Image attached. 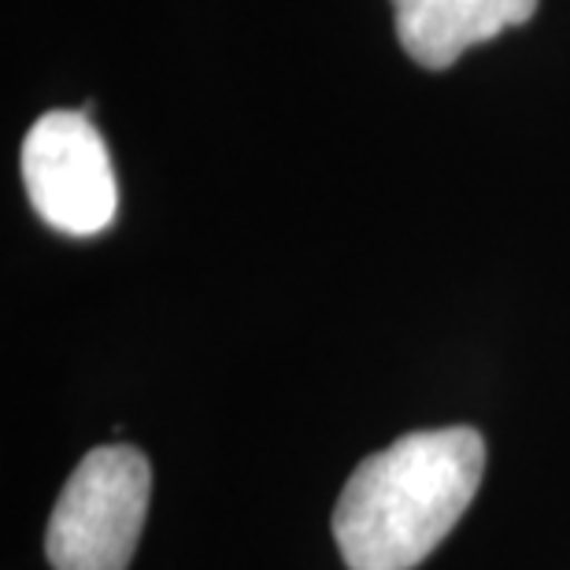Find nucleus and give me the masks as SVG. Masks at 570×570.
I'll list each match as a JSON object with an SVG mask.
<instances>
[{
  "mask_svg": "<svg viewBox=\"0 0 570 570\" xmlns=\"http://www.w3.org/2000/svg\"><path fill=\"white\" fill-rule=\"evenodd\" d=\"M485 438L474 426L419 430L367 455L334 508L348 570H412L455 530L482 485Z\"/></svg>",
  "mask_w": 570,
  "mask_h": 570,
  "instance_id": "obj_1",
  "label": "nucleus"
},
{
  "mask_svg": "<svg viewBox=\"0 0 570 570\" xmlns=\"http://www.w3.org/2000/svg\"><path fill=\"white\" fill-rule=\"evenodd\" d=\"M153 497V466L130 444H100L67 478L45 530L56 570H127Z\"/></svg>",
  "mask_w": 570,
  "mask_h": 570,
  "instance_id": "obj_2",
  "label": "nucleus"
},
{
  "mask_svg": "<svg viewBox=\"0 0 570 570\" xmlns=\"http://www.w3.org/2000/svg\"><path fill=\"white\" fill-rule=\"evenodd\" d=\"M22 186L33 212L71 237L108 230L119 208L105 138L86 111H49L33 122L22 141Z\"/></svg>",
  "mask_w": 570,
  "mask_h": 570,
  "instance_id": "obj_3",
  "label": "nucleus"
},
{
  "mask_svg": "<svg viewBox=\"0 0 570 570\" xmlns=\"http://www.w3.org/2000/svg\"><path fill=\"white\" fill-rule=\"evenodd\" d=\"M538 0H393L396 38L419 67L444 71L466 49L533 19Z\"/></svg>",
  "mask_w": 570,
  "mask_h": 570,
  "instance_id": "obj_4",
  "label": "nucleus"
}]
</instances>
